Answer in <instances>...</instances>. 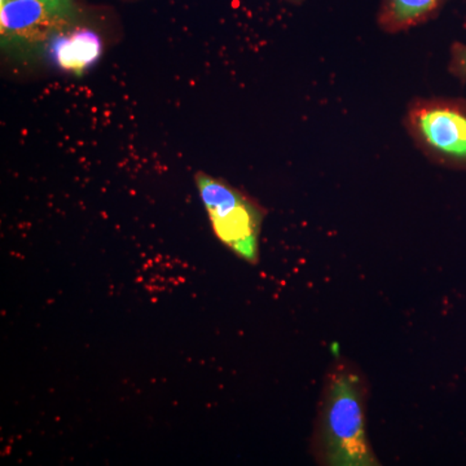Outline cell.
<instances>
[{
	"mask_svg": "<svg viewBox=\"0 0 466 466\" xmlns=\"http://www.w3.org/2000/svg\"><path fill=\"white\" fill-rule=\"evenodd\" d=\"M370 389L366 373L348 358L325 373L309 452L321 466H379L367 433Z\"/></svg>",
	"mask_w": 466,
	"mask_h": 466,
	"instance_id": "cell-1",
	"label": "cell"
},
{
	"mask_svg": "<svg viewBox=\"0 0 466 466\" xmlns=\"http://www.w3.org/2000/svg\"><path fill=\"white\" fill-rule=\"evenodd\" d=\"M195 180L219 241L238 258L249 265H258L265 208L219 177L198 171Z\"/></svg>",
	"mask_w": 466,
	"mask_h": 466,
	"instance_id": "cell-2",
	"label": "cell"
},
{
	"mask_svg": "<svg viewBox=\"0 0 466 466\" xmlns=\"http://www.w3.org/2000/svg\"><path fill=\"white\" fill-rule=\"evenodd\" d=\"M403 126L429 161L466 171V103L446 97H416Z\"/></svg>",
	"mask_w": 466,
	"mask_h": 466,
	"instance_id": "cell-3",
	"label": "cell"
},
{
	"mask_svg": "<svg viewBox=\"0 0 466 466\" xmlns=\"http://www.w3.org/2000/svg\"><path fill=\"white\" fill-rule=\"evenodd\" d=\"M84 11L76 0H9L0 3L3 47L36 48L79 26Z\"/></svg>",
	"mask_w": 466,
	"mask_h": 466,
	"instance_id": "cell-4",
	"label": "cell"
},
{
	"mask_svg": "<svg viewBox=\"0 0 466 466\" xmlns=\"http://www.w3.org/2000/svg\"><path fill=\"white\" fill-rule=\"evenodd\" d=\"M447 0H380L377 24L386 34L408 32L440 14Z\"/></svg>",
	"mask_w": 466,
	"mask_h": 466,
	"instance_id": "cell-5",
	"label": "cell"
},
{
	"mask_svg": "<svg viewBox=\"0 0 466 466\" xmlns=\"http://www.w3.org/2000/svg\"><path fill=\"white\" fill-rule=\"evenodd\" d=\"M54 43L55 58L58 66L78 75L100 56L99 35L79 26L64 34Z\"/></svg>",
	"mask_w": 466,
	"mask_h": 466,
	"instance_id": "cell-6",
	"label": "cell"
},
{
	"mask_svg": "<svg viewBox=\"0 0 466 466\" xmlns=\"http://www.w3.org/2000/svg\"><path fill=\"white\" fill-rule=\"evenodd\" d=\"M450 70L453 76L466 81V46L455 43L451 48Z\"/></svg>",
	"mask_w": 466,
	"mask_h": 466,
	"instance_id": "cell-7",
	"label": "cell"
},
{
	"mask_svg": "<svg viewBox=\"0 0 466 466\" xmlns=\"http://www.w3.org/2000/svg\"><path fill=\"white\" fill-rule=\"evenodd\" d=\"M288 2L293 3V5H302L305 0H288Z\"/></svg>",
	"mask_w": 466,
	"mask_h": 466,
	"instance_id": "cell-8",
	"label": "cell"
},
{
	"mask_svg": "<svg viewBox=\"0 0 466 466\" xmlns=\"http://www.w3.org/2000/svg\"><path fill=\"white\" fill-rule=\"evenodd\" d=\"M9 2V0H0V3Z\"/></svg>",
	"mask_w": 466,
	"mask_h": 466,
	"instance_id": "cell-9",
	"label": "cell"
}]
</instances>
